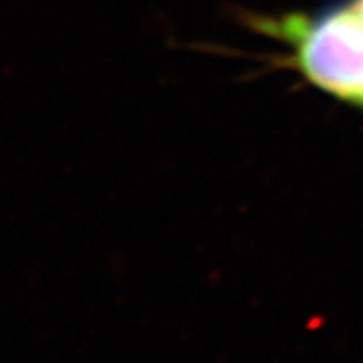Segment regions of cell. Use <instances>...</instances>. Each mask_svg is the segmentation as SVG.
<instances>
[{"label":"cell","instance_id":"1","mask_svg":"<svg viewBox=\"0 0 363 363\" xmlns=\"http://www.w3.org/2000/svg\"><path fill=\"white\" fill-rule=\"evenodd\" d=\"M269 28L313 85L363 107V0H341L313 16H286Z\"/></svg>","mask_w":363,"mask_h":363}]
</instances>
